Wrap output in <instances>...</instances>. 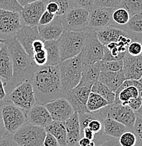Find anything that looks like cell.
Here are the masks:
<instances>
[{"label": "cell", "mask_w": 142, "mask_h": 146, "mask_svg": "<svg viewBox=\"0 0 142 146\" xmlns=\"http://www.w3.org/2000/svg\"><path fill=\"white\" fill-rule=\"evenodd\" d=\"M61 86L64 96L79 84L83 63L79 56L60 61L58 64Z\"/></svg>", "instance_id": "obj_4"}, {"label": "cell", "mask_w": 142, "mask_h": 146, "mask_svg": "<svg viewBox=\"0 0 142 146\" xmlns=\"http://www.w3.org/2000/svg\"><path fill=\"white\" fill-rule=\"evenodd\" d=\"M114 94L115 99L114 103H122V105H127L129 100L139 96L138 89L134 85L127 86L120 91H116Z\"/></svg>", "instance_id": "obj_30"}, {"label": "cell", "mask_w": 142, "mask_h": 146, "mask_svg": "<svg viewBox=\"0 0 142 146\" xmlns=\"http://www.w3.org/2000/svg\"><path fill=\"white\" fill-rule=\"evenodd\" d=\"M16 107L26 112L36 104L34 91L30 80H27L13 88L7 94V100Z\"/></svg>", "instance_id": "obj_7"}, {"label": "cell", "mask_w": 142, "mask_h": 146, "mask_svg": "<svg viewBox=\"0 0 142 146\" xmlns=\"http://www.w3.org/2000/svg\"><path fill=\"white\" fill-rule=\"evenodd\" d=\"M125 80L122 70L117 72L100 71L98 77V81L106 85L114 93H115Z\"/></svg>", "instance_id": "obj_23"}, {"label": "cell", "mask_w": 142, "mask_h": 146, "mask_svg": "<svg viewBox=\"0 0 142 146\" xmlns=\"http://www.w3.org/2000/svg\"><path fill=\"white\" fill-rule=\"evenodd\" d=\"M86 146H96V143H95L94 142V141H91V142H90V143L88 144V145H87Z\"/></svg>", "instance_id": "obj_55"}, {"label": "cell", "mask_w": 142, "mask_h": 146, "mask_svg": "<svg viewBox=\"0 0 142 146\" xmlns=\"http://www.w3.org/2000/svg\"><path fill=\"white\" fill-rule=\"evenodd\" d=\"M40 36L44 41L57 40L64 31L61 16H55L51 23L45 25H38Z\"/></svg>", "instance_id": "obj_19"}, {"label": "cell", "mask_w": 142, "mask_h": 146, "mask_svg": "<svg viewBox=\"0 0 142 146\" xmlns=\"http://www.w3.org/2000/svg\"><path fill=\"white\" fill-rule=\"evenodd\" d=\"M110 103L101 96L91 91L86 103L87 110L89 112H94L106 107Z\"/></svg>", "instance_id": "obj_29"}, {"label": "cell", "mask_w": 142, "mask_h": 146, "mask_svg": "<svg viewBox=\"0 0 142 146\" xmlns=\"http://www.w3.org/2000/svg\"><path fill=\"white\" fill-rule=\"evenodd\" d=\"M114 9L94 6L89 10L88 30L96 31L112 25V13Z\"/></svg>", "instance_id": "obj_12"}, {"label": "cell", "mask_w": 142, "mask_h": 146, "mask_svg": "<svg viewBox=\"0 0 142 146\" xmlns=\"http://www.w3.org/2000/svg\"><path fill=\"white\" fill-rule=\"evenodd\" d=\"M7 91L5 89V82L0 78V107L7 100Z\"/></svg>", "instance_id": "obj_48"}, {"label": "cell", "mask_w": 142, "mask_h": 146, "mask_svg": "<svg viewBox=\"0 0 142 146\" xmlns=\"http://www.w3.org/2000/svg\"><path fill=\"white\" fill-rule=\"evenodd\" d=\"M118 27L127 32L134 38V40H137L135 35L142 34V11L133 15L126 25Z\"/></svg>", "instance_id": "obj_27"}, {"label": "cell", "mask_w": 142, "mask_h": 146, "mask_svg": "<svg viewBox=\"0 0 142 146\" xmlns=\"http://www.w3.org/2000/svg\"><path fill=\"white\" fill-rule=\"evenodd\" d=\"M47 1H53L57 3L59 7V11L56 15L57 16H62L70 9L76 7L73 0H47Z\"/></svg>", "instance_id": "obj_36"}, {"label": "cell", "mask_w": 142, "mask_h": 146, "mask_svg": "<svg viewBox=\"0 0 142 146\" xmlns=\"http://www.w3.org/2000/svg\"><path fill=\"white\" fill-rule=\"evenodd\" d=\"M107 117L124 124L129 131H132L135 123V112L128 105L112 103L104 108Z\"/></svg>", "instance_id": "obj_10"}, {"label": "cell", "mask_w": 142, "mask_h": 146, "mask_svg": "<svg viewBox=\"0 0 142 146\" xmlns=\"http://www.w3.org/2000/svg\"><path fill=\"white\" fill-rule=\"evenodd\" d=\"M26 117L28 122L43 128L47 127L52 121L45 105L38 103L26 112Z\"/></svg>", "instance_id": "obj_18"}, {"label": "cell", "mask_w": 142, "mask_h": 146, "mask_svg": "<svg viewBox=\"0 0 142 146\" xmlns=\"http://www.w3.org/2000/svg\"><path fill=\"white\" fill-rule=\"evenodd\" d=\"M96 146H121V145L120 144L118 138L108 136L103 143Z\"/></svg>", "instance_id": "obj_46"}, {"label": "cell", "mask_w": 142, "mask_h": 146, "mask_svg": "<svg viewBox=\"0 0 142 146\" xmlns=\"http://www.w3.org/2000/svg\"><path fill=\"white\" fill-rule=\"evenodd\" d=\"M44 45L47 53V63L45 65H57L60 62V57L57 40L45 41Z\"/></svg>", "instance_id": "obj_28"}, {"label": "cell", "mask_w": 142, "mask_h": 146, "mask_svg": "<svg viewBox=\"0 0 142 146\" xmlns=\"http://www.w3.org/2000/svg\"><path fill=\"white\" fill-rule=\"evenodd\" d=\"M30 81L38 104L45 105L57 98L64 97L58 65L39 67L33 73Z\"/></svg>", "instance_id": "obj_1"}, {"label": "cell", "mask_w": 142, "mask_h": 146, "mask_svg": "<svg viewBox=\"0 0 142 146\" xmlns=\"http://www.w3.org/2000/svg\"><path fill=\"white\" fill-rule=\"evenodd\" d=\"M15 36H16V40L24 48L26 52L31 57L33 56L32 45H33V42L36 39H42L38 33V26L22 25L21 28L16 32Z\"/></svg>", "instance_id": "obj_16"}, {"label": "cell", "mask_w": 142, "mask_h": 146, "mask_svg": "<svg viewBox=\"0 0 142 146\" xmlns=\"http://www.w3.org/2000/svg\"><path fill=\"white\" fill-rule=\"evenodd\" d=\"M91 91V88L86 86H77L67 93L64 97L69 102L75 112L83 114L89 112L87 110L86 103L88 95Z\"/></svg>", "instance_id": "obj_14"}, {"label": "cell", "mask_w": 142, "mask_h": 146, "mask_svg": "<svg viewBox=\"0 0 142 146\" xmlns=\"http://www.w3.org/2000/svg\"><path fill=\"white\" fill-rule=\"evenodd\" d=\"M43 146H60L57 140L51 133L47 132L43 141Z\"/></svg>", "instance_id": "obj_45"}, {"label": "cell", "mask_w": 142, "mask_h": 146, "mask_svg": "<svg viewBox=\"0 0 142 146\" xmlns=\"http://www.w3.org/2000/svg\"><path fill=\"white\" fill-rule=\"evenodd\" d=\"M95 136H96L95 133H94L91 130H90L88 127H85L81 131V138L85 137V138L89 139L90 141H94Z\"/></svg>", "instance_id": "obj_49"}, {"label": "cell", "mask_w": 142, "mask_h": 146, "mask_svg": "<svg viewBox=\"0 0 142 146\" xmlns=\"http://www.w3.org/2000/svg\"><path fill=\"white\" fill-rule=\"evenodd\" d=\"M0 125L3 126L2 124V119H1V113H0Z\"/></svg>", "instance_id": "obj_56"}, {"label": "cell", "mask_w": 142, "mask_h": 146, "mask_svg": "<svg viewBox=\"0 0 142 146\" xmlns=\"http://www.w3.org/2000/svg\"><path fill=\"white\" fill-rule=\"evenodd\" d=\"M52 121H67L75 112L69 102L65 97L57 98L45 105Z\"/></svg>", "instance_id": "obj_13"}, {"label": "cell", "mask_w": 142, "mask_h": 146, "mask_svg": "<svg viewBox=\"0 0 142 146\" xmlns=\"http://www.w3.org/2000/svg\"><path fill=\"white\" fill-rule=\"evenodd\" d=\"M3 43V42H2V40H1V39H0V46L1 45V44Z\"/></svg>", "instance_id": "obj_58"}, {"label": "cell", "mask_w": 142, "mask_h": 146, "mask_svg": "<svg viewBox=\"0 0 142 146\" xmlns=\"http://www.w3.org/2000/svg\"><path fill=\"white\" fill-rule=\"evenodd\" d=\"M13 76V63L9 51L4 43L0 46V78L5 84L9 82Z\"/></svg>", "instance_id": "obj_21"}, {"label": "cell", "mask_w": 142, "mask_h": 146, "mask_svg": "<svg viewBox=\"0 0 142 146\" xmlns=\"http://www.w3.org/2000/svg\"><path fill=\"white\" fill-rule=\"evenodd\" d=\"M100 70L96 63L93 65L83 64L81 81L78 85L91 88L93 84L98 80Z\"/></svg>", "instance_id": "obj_24"}, {"label": "cell", "mask_w": 142, "mask_h": 146, "mask_svg": "<svg viewBox=\"0 0 142 146\" xmlns=\"http://www.w3.org/2000/svg\"><path fill=\"white\" fill-rule=\"evenodd\" d=\"M138 81H139V82H140V83H141V84H142V77H141V78H140V79H139V80H138Z\"/></svg>", "instance_id": "obj_57"}, {"label": "cell", "mask_w": 142, "mask_h": 146, "mask_svg": "<svg viewBox=\"0 0 142 146\" xmlns=\"http://www.w3.org/2000/svg\"><path fill=\"white\" fill-rule=\"evenodd\" d=\"M55 17V15L52 14V13H50V12L45 10L42 13V14L41 15L40 18L38 25H47V24H49L52 21Z\"/></svg>", "instance_id": "obj_43"}, {"label": "cell", "mask_w": 142, "mask_h": 146, "mask_svg": "<svg viewBox=\"0 0 142 146\" xmlns=\"http://www.w3.org/2000/svg\"><path fill=\"white\" fill-rule=\"evenodd\" d=\"M22 9L17 0H0V9L20 12Z\"/></svg>", "instance_id": "obj_37"}, {"label": "cell", "mask_w": 142, "mask_h": 146, "mask_svg": "<svg viewBox=\"0 0 142 146\" xmlns=\"http://www.w3.org/2000/svg\"><path fill=\"white\" fill-rule=\"evenodd\" d=\"M91 91L101 96L110 104L114 103V99H115V94L113 91H111L106 85L99 82L98 80L93 84L91 87Z\"/></svg>", "instance_id": "obj_31"}, {"label": "cell", "mask_w": 142, "mask_h": 146, "mask_svg": "<svg viewBox=\"0 0 142 146\" xmlns=\"http://www.w3.org/2000/svg\"><path fill=\"white\" fill-rule=\"evenodd\" d=\"M121 146H136L137 144V138L132 131H127L118 138Z\"/></svg>", "instance_id": "obj_35"}, {"label": "cell", "mask_w": 142, "mask_h": 146, "mask_svg": "<svg viewBox=\"0 0 142 146\" xmlns=\"http://www.w3.org/2000/svg\"><path fill=\"white\" fill-rule=\"evenodd\" d=\"M141 42H142V39H141Z\"/></svg>", "instance_id": "obj_60"}, {"label": "cell", "mask_w": 142, "mask_h": 146, "mask_svg": "<svg viewBox=\"0 0 142 146\" xmlns=\"http://www.w3.org/2000/svg\"><path fill=\"white\" fill-rule=\"evenodd\" d=\"M21 26L19 12L0 9V39L4 41L15 36Z\"/></svg>", "instance_id": "obj_11"}, {"label": "cell", "mask_w": 142, "mask_h": 146, "mask_svg": "<svg viewBox=\"0 0 142 146\" xmlns=\"http://www.w3.org/2000/svg\"><path fill=\"white\" fill-rule=\"evenodd\" d=\"M3 127L7 133L13 135L26 121V112L6 100L0 107Z\"/></svg>", "instance_id": "obj_6"}, {"label": "cell", "mask_w": 142, "mask_h": 146, "mask_svg": "<svg viewBox=\"0 0 142 146\" xmlns=\"http://www.w3.org/2000/svg\"><path fill=\"white\" fill-rule=\"evenodd\" d=\"M17 1L19 3L20 5L23 7H24V6L26 5V4H28L32 2H34V1H40V0H17Z\"/></svg>", "instance_id": "obj_52"}, {"label": "cell", "mask_w": 142, "mask_h": 146, "mask_svg": "<svg viewBox=\"0 0 142 146\" xmlns=\"http://www.w3.org/2000/svg\"><path fill=\"white\" fill-rule=\"evenodd\" d=\"M130 18L129 12L122 7H116L112 13V25L114 26H123L126 25Z\"/></svg>", "instance_id": "obj_32"}, {"label": "cell", "mask_w": 142, "mask_h": 146, "mask_svg": "<svg viewBox=\"0 0 142 146\" xmlns=\"http://www.w3.org/2000/svg\"><path fill=\"white\" fill-rule=\"evenodd\" d=\"M136 146H140V145H136Z\"/></svg>", "instance_id": "obj_61"}, {"label": "cell", "mask_w": 142, "mask_h": 146, "mask_svg": "<svg viewBox=\"0 0 142 146\" xmlns=\"http://www.w3.org/2000/svg\"><path fill=\"white\" fill-rule=\"evenodd\" d=\"M46 133L45 128L26 121L12 136L20 146H43Z\"/></svg>", "instance_id": "obj_5"}, {"label": "cell", "mask_w": 142, "mask_h": 146, "mask_svg": "<svg viewBox=\"0 0 142 146\" xmlns=\"http://www.w3.org/2000/svg\"><path fill=\"white\" fill-rule=\"evenodd\" d=\"M118 7L126 9L131 17L133 15L142 11V0H122Z\"/></svg>", "instance_id": "obj_34"}, {"label": "cell", "mask_w": 142, "mask_h": 146, "mask_svg": "<svg viewBox=\"0 0 142 146\" xmlns=\"http://www.w3.org/2000/svg\"><path fill=\"white\" fill-rule=\"evenodd\" d=\"M91 141H90L88 138H85V137H81L80 139L78 141V144L79 146H86L88 144L90 143Z\"/></svg>", "instance_id": "obj_50"}, {"label": "cell", "mask_w": 142, "mask_h": 146, "mask_svg": "<svg viewBox=\"0 0 142 146\" xmlns=\"http://www.w3.org/2000/svg\"><path fill=\"white\" fill-rule=\"evenodd\" d=\"M47 132L51 133L57 141L60 146H67V131L65 122L52 121L47 127L45 128Z\"/></svg>", "instance_id": "obj_26"}, {"label": "cell", "mask_w": 142, "mask_h": 146, "mask_svg": "<svg viewBox=\"0 0 142 146\" xmlns=\"http://www.w3.org/2000/svg\"><path fill=\"white\" fill-rule=\"evenodd\" d=\"M141 44H142V42H141ZM141 56H142V53H141Z\"/></svg>", "instance_id": "obj_62"}, {"label": "cell", "mask_w": 142, "mask_h": 146, "mask_svg": "<svg viewBox=\"0 0 142 146\" xmlns=\"http://www.w3.org/2000/svg\"><path fill=\"white\" fill-rule=\"evenodd\" d=\"M103 129L104 133L108 136L119 138L124 132L129 131L125 125L109 117L103 119Z\"/></svg>", "instance_id": "obj_25"}, {"label": "cell", "mask_w": 142, "mask_h": 146, "mask_svg": "<svg viewBox=\"0 0 142 146\" xmlns=\"http://www.w3.org/2000/svg\"><path fill=\"white\" fill-rule=\"evenodd\" d=\"M89 10L75 7L61 16L62 26L65 30L85 31L88 30Z\"/></svg>", "instance_id": "obj_9"}, {"label": "cell", "mask_w": 142, "mask_h": 146, "mask_svg": "<svg viewBox=\"0 0 142 146\" xmlns=\"http://www.w3.org/2000/svg\"><path fill=\"white\" fill-rule=\"evenodd\" d=\"M7 45L13 63V76L9 82L5 84L7 95L13 88L22 82L30 80L33 73L39 68L33 58L26 52L21 45L13 36L2 41Z\"/></svg>", "instance_id": "obj_2"}, {"label": "cell", "mask_w": 142, "mask_h": 146, "mask_svg": "<svg viewBox=\"0 0 142 146\" xmlns=\"http://www.w3.org/2000/svg\"><path fill=\"white\" fill-rule=\"evenodd\" d=\"M7 131H6V129H4V127L3 126L0 125V137L2 136L3 135H4L5 133H7Z\"/></svg>", "instance_id": "obj_54"}, {"label": "cell", "mask_w": 142, "mask_h": 146, "mask_svg": "<svg viewBox=\"0 0 142 146\" xmlns=\"http://www.w3.org/2000/svg\"><path fill=\"white\" fill-rule=\"evenodd\" d=\"M142 104V100L139 97H137V98H132L127 102V104L129 107L132 108L134 112L140 108V106H141Z\"/></svg>", "instance_id": "obj_47"}, {"label": "cell", "mask_w": 142, "mask_h": 146, "mask_svg": "<svg viewBox=\"0 0 142 146\" xmlns=\"http://www.w3.org/2000/svg\"><path fill=\"white\" fill-rule=\"evenodd\" d=\"M121 1L122 0H94V6L106 8H116L118 7Z\"/></svg>", "instance_id": "obj_41"}, {"label": "cell", "mask_w": 142, "mask_h": 146, "mask_svg": "<svg viewBox=\"0 0 142 146\" xmlns=\"http://www.w3.org/2000/svg\"><path fill=\"white\" fill-rule=\"evenodd\" d=\"M122 70L126 80H139L142 77V56H132L127 52L123 58Z\"/></svg>", "instance_id": "obj_17"}, {"label": "cell", "mask_w": 142, "mask_h": 146, "mask_svg": "<svg viewBox=\"0 0 142 146\" xmlns=\"http://www.w3.org/2000/svg\"><path fill=\"white\" fill-rule=\"evenodd\" d=\"M134 86L137 88L139 91V97L142 100V84L138 80H134Z\"/></svg>", "instance_id": "obj_51"}, {"label": "cell", "mask_w": 142, "mask_h": 146, "mask_svg": "<svg viewBox=\"0 0 142 146\" xmlns=\"http://www.w3.org/2000/svg\"><path fill=\"white\" fill-rule=\"evenodd\" d=\"M103 46L98 39L96 31L88 30L83 48L78 56L83 64L93 65L103 59Z\"/></svg>", "instance_id": "obj_8"}, {"label": "cell", "mask_w": 142, "mask_h": 146, "mask_svg": "<svg viewBox=\"0 0 142 146\" xmlns=\"http://www.w3.org/2000/svg\"><path fill=\"white\" fill-rule=\"evenodd\" d=\"M65 125L67 131V146H75L81 138V127L78 114L74 112L65 121Z\"/></svg>", "instance_id": "obj_22"}, {"label": "cell", "mask_w": 142, "mask_h": 146, "mask_svg": "<svg viewBox=\"0 0 142 146\" xmlns=\"http://www.w3.org/2000/svg\"><path fill=\"white\" fill-rule=\"evenodd\" d=\"M96 65L100 68V71H110V72H117L121 70L123 68V60H100L96 63Z\"/></svg>", "instance_id": "obj_33"}, {"label": "cell", "mask_w": 142, "mask_h": 146, "mask_svg": "<svg viewBox=\"0 0 142 146\" xmlns=\"http://www.w3.org/2000/svg\"><path fill=\"white\" fill-rule=\"evenodd\" d=\"M87 32L64 30L57 40L60 61L79 56L84 44Z\"/></svg>", "instance_id": "obj_3"}, {"label": "cell", "mask_w": 142, "mask_h": 146, "mask_svg": "<svg viewBox=\"0 0 142 146\" xmlns=\"http://www.w3.org/2000/svg\"><path fill=\"white\" fill-rule=\"evenodd\" d=\"M96 35L100 43L103 46L108 44L110 42H117L120 36L130 34L118 27L110 25L104 28L96 30ZM134 39V38H133Z\"/></svg>", "instance_id": "obj_20"}, {"label": "cell", "mask_w": 142, "mask_h": 146, "mask_svg": "<svg viewBox=\"0 0 142 146\" xmlns=\"http://www.w3.org/2000/svg\"><path fill=\"white\" fill-rule=\"evenodd\" d=\"M76 7L90 10L94 6V0H73Z\"/></svg>", "instance_id": "obj_44"}, {"label": "cell", "mask_w": 142, "mask_h": 146, "mask_svg": "<svg viewBox=\"0 0 142 146\" xmlns=\"http://www.w3.org/2000/svg\"><path fill=\"white\" fill-rule=\"evenodd\" d=\"M32 58H33L35 63H36L38 66L41 67L46 65L47 53L45 48L41 50V51L33 53Z\"/></svg>", "instance_id": "obj_39"}, {"label": "cell", "mask_w": 142, "mask_h": 146, "mask_svg": "<svg viewBox=\"0 0 142 146\" xmlns=\"http://www.w3.org/2000/svg\"><path fill=\"white\" fill-rule=\"evenodd\" d=\"M75 146H79V144H78V143H77V144H76V145Z\"/></svg>", "instance_id": "obj_59"}, {"label": "cell", "mask_w": 142, "mask_h": 146, "mask_svg": "<svg viewBox=\"0 0 142 146\" xmlns=\"http://www.w3.org/2000/svg\"><path fill=\"white\" fill-rule=\"evenodd\" d=\"M135 114H136V115H137V117H142V104H141V106H140L139 108L137 111H136Z\"/></svg>", "instance_id": "obj_53"}, {"label": "cell", "mask_w": 142, "mask_h": 146, "mask_svg": "<svg viewBox=\"0 0 142 146\" xmlns=\"http://www.w3.org/2000/svg\"><path fill=\"white\" fill-rule=\"evenodd\" d=\"M127 53L132 56H139L142 53V44L141 42L132 41L127 47Z\"/></svg>", "instance_id": "obj_40"}, {"label": "cell", "mask_w": 142, "mask_h": 146, "mask_svg": "<svg viewBox=\"0 0 142 146\" xmlns=\"http://www.w3.org/2000/svg\"><path fill=\"white\" fill-rule=\"evenodd\" d=\"M0 146H20L14 139L11 134L7 133L0 137Z\"/></svg>", "instance_id": "obj_42"}, {"label": "cell", "mask_w": 142, "mask_h": 146, "mask_svg": "<svg viewBox=\"0 0 142 146\" xmlns=\"http://www.w3.org/2000/svg\"><path fill=\"white\" fill-rule=\"evenodd\" d=\"M45 11V5L42 0L30 3L23 7L19 12L22 25L38 26L40 18Z\"/></svg>", "instance_id": "obj_15"}, {"label": "cell", "mask_w": 142, "mask_h": 146, "mask_svg": "<svg viewBox=\"0 0 142 146\" xmlns=\"http://www.w3.org/2000/svg\"><path fill=\"white\" fill-rule=\"evenodd\" d=\"M132 131L137 138V145L142 146V117H137L133 127Z\"/></svg>", "instance_id": "obj_38"}]
</instances>
